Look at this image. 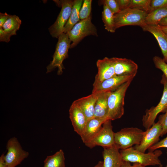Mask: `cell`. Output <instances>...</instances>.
Masks as SVG:
<instances>
[{"label": "cell", "instance_id": "1", "mask_svg": "<svg viewBox=\"0 0 167 167\" xmlns=\"http://www.w3.org/2000/svg\"><path fill=\"white\" fill-rule=\"evenodd\" d=\"M120 152L123 161L138 163L144 167L162 164L159 159V157L162 154L160 150L157 149L145 153L137 150L134 147H131L121 150Z\"/></svg>", "mask_w": 167, "mask_h": 167}, {"label": "cell", "instance_id": "2", "mask_svg": "<svg viewBox=\"0 0 167 167\" xmlns=\"http://www.w3.org/2000/svg\"><path fill=\"white\" fill-rule=\"evenodd\" d=\"M132 80L122 85L111 92L108 99L107 120L111 121L120 118L124 113V98L126 91Z\"/></svg>", "mask_w": 167, "mask_h": 167}, {"label": "cell", "instance_id": "3", "mask_svg": "<svg viewBox=\"0 0 167 167\" xmlns=\"http://www.w3.org/2000/svg\"><path fill=\"white\" fill-rule=\"evenodd\" d=\"M58 38L53 60L46 67L47 73L58 68V75H61L63 72L62 70L64 69L63 62L68 57V52L70 48L71 42L68 34L63 33Z\"/></svg>", "mask_w": 167, "mask_h": 167}, {"label": "cell", "instance_id": "4", "mask_svg": "<svg viewBox=\"0 0 167 167\" xmlns=\"http://www.w3.org/2000/svg\"><path fill=\"white\" fill-rule=\"evenodd\" d=\"M144 131L137 127H126L114 133V144L119 149H125L139 144Z\"/></svg>", "mask_w": 167, "mask_h": 167}, {"label": "cell", "instance_id": "5", "mask_svg": "<svg viewBox=\"0 0 167 167\" xmlns=\"http://www.w3.org/2000/svg\"><path fill=\"white\" fill-rule=\"evenodd\" d=\"M147 14L134 8H128L114 15L115 28L127 25L141 27L146 24L145 21Z\"/></svg>", "mask_w": 167, "mask_h": 167}, {"label": "cell", "instance_id": "6", "mask_svg": "<svg viewBox=\"0 0 167 167\" xmlns=\"http://www.w3.org/2000/svg\"><path fill=\"white\" fill-rule=\"evenodd\" d=\"M67 33L72 42L70 49L76 46L87 36H98L96 28L91 21V15L87 19L81 20L77 23Z\"/></svg>", "mask_w": 167, "mask_h": 167}, {"label": "cell", "instance_id": "7", "mask_svg": "<svg viewBox=\"0 0 167 167\" xmlns=\"http://www.w3.org/2000/svg\"><path fill=\"white\" fill-rule=\"evenodd\" d=\"M61 9L55 22L48 28L51 36L54 38H58L63 33L65 26L71 15L74 0H54Z\"/></svg>", "mask_w": 167, "mask_h": 167}, {"label": "cell", "instance_id": "8", "mask_svg": "<svg viewBox=\"0 0 167 167\" xmlns=\"http://www.w3.org/2000/svg\"><path fill=\"white\" fill-rule=\"evenodd\" d=\"M7 152L4 156L5 167H15L29 156L28 152L24 150L15 137L9 139L6 144Z\"/></svg>", "mask_w": 167, "mask_h": 167}, {"label": "cell", "instance_id": "9", "mask_svg": "<svg viewBox=\"0 0 167 167\" xmlns=\"http://www.w3.org/2000/svg\"><path fill=\"white\" fill-rule=\"evenodd\" d=\"M162 77L161 82L164 85V89L160 101L156 106L147 109L142 117L143 125L146 130L155 123V120L159 113L165 112L167 109V79L163 74Z\"/></svg>", "mask_w": 167, "mask_h": 167}, {"label": "cell", "instance_id": "10", "mask_svg": "<svg viewBox=\"0 0 167 167\" xmlns=\"http://www.w3.org/2000/svg\"><path fill=\"white\" fill-rule=\"evenodd\" d=\"M111 121L109 120H106L98 133L85 145L92 148L96 146H100L104 148L114 145V132L113 131Z\"/></svg>", "mask_w": 167, "mask_h": 167}, {"label": "cell", "instance_id": "11", "mask_svg": "<svg viewBox=\"0 0 167 167\" xmlns=\"http://www.w3.org/2000/svg\"><path fill=\"white\" fill-rule=\"evenodd\" d=\"M162 131L161 125L157 122L155 123L150 128L144 131L140 143L134 147L136 149L145 152L152 146L159 141Z\"/></svg>", "mask_w": 167, "mask_h": 167}, {"label": "cell", "instance_id": "12", "mask_svg": "<svg viewBox=\"0 0 167 167\" xmlns=\"http://www.w3.org/2000/svg\"><path fill=\"white\" fill-rule=\"evenodd\" d=\"M98 72L96 75L93 86L115 75L114 63L112 58L105 57L98 60L96 63Z\"/></svg>", "mask_w": 167, "mask_h": 167}, {"label": "cell", "instance_id": "13", "mask_svg": "<svg viewBox=\"0 0 167 167\" xmlns=\"http://www.w3.org/2000/svg\"><path fill=\"white\" fill-rule=\"evenodd\" d=\"M134 77L131 75H115L93 87L92 93L113 92L124 83L132 80Z\"/></svg>", "mask_w": 167, "mask_h": 167}, {"label": "cell", "instance_id": "14", "mask_svg": "<svg viewBox=\"0 0 167 167\" xmlns=\"http://www.w3.org/2000/svg\"><path fill=\"white\" fill-rule=\"evenodd\" d=\"M116 75H131L135 76L138 66L133 61L126 58H112Z\"/></svg>", "mask_w": 167, "mask_h": 167}, {"label": "cell", "instance_id": "15", "mask_svg": "<svg viewBox=\"0 0 167 167\" xmlns=\"http://www.w3.org/2000/svg\"><path fill=\"white\" fill-rule=\"evenodd\" d=\"M21 20L17 16H11L0 28V41L8 42L11 36L16 35L21 24Z\"/></svg>", "mask_w": 167, "mask_h": 167}, {"label": "cell", "instance_id": "16", "mask_svg": "<svg viewBox=\"0 0 167 167\" xmlns=\"http://www.w3.org/2000/svg\"><path fill=\"white\" fill-rule=\"evenodd\" d=\"M69 113L74 130L80 136L85 128L87 118L81 109L73 103L70 107Z\"/></svg>", "mask_w": 167, "mask_h": 167}, {"label": "cell", "instance_id": "17", "mask_svg": "<svg viewBox=\"0 0 167 167\" xmlns=\"http://www.w3.org/2000/svg\"><path fill=\"white\" fill-rule=\"evenodd\" d=\"M99 94V93H92L87 96L79 98L73 102L82 111L87 121L94 117L95 104Z\"/></svg>", "mask_w": 167, "mask_h": 167}, {"label": "cell", "instance_id": "18", "mask_svg": "<svg viewBox=\"0 0 167 167\" xmlns=\"http://www.w3.org/2000/svg\"><path fill=\"white\" fill-rule=\"evenodd\" d=\"M103 149V167H121L123 161L119 149L115 144Z\"/></svg>", "mask_w": 167, "mask_h": 167}, {"label": "cell", "instance_id": "19", "mask_svg": "<svg viewBox=\"0 0 167 167\" xmlns=\"http://www.w3.org/2000/svg\"><path fill=\"white\" fill-rule=\"evenodd\" d=\"M107 120L106 118L93 117L88 120L84 130L80 136L85 144L89 142L101 130L102 124Z\"/></svg>", "mask_w": 167, "mask_h": 167}, {"label": "cell", "instance_id": "20", "mask_svg": "<svg viewBox=\"0 0 167 167\" xmlns=\"http://www.w3.org/2000/svg\"><path fill=\"white\" fill-rule=\"evenodd\" d=\"M141 27L143 31L149 32L155 37L165 61L167 58V33L156 26L145 24Z\"/></svg>", "mask_w": 167, "mask_h": 167}, {"label": "cell", "instance_id": "21", "mask_svg": "<svg viewBox=\"0 0 167 167\" xmlns=\"http://www.w3.org/2000/svg\"><path fill=\"white\" fill-rule=\"evenodd\" d=\"M111 92H108L99 93L95 104L94 117L106 118L107 120L108 99Z\"/></svg>", "mask_w": 167, "mask_h": 167}, {"label": "cell", "instance_id": "22", "mask_svg": "<svg viewBox=\"0 0 167 167\" xmlns=\"http://www.w3.org/2000/svg\"><path fill=\"white\" fill-rule=\"evenodd\" d=\"M83 2L82 0H74L71 13L65 26L63 33L68 32L79 21V11Z\"/></svg>", "mask_w": 167, "mask_h": 167}, {"label": "cell", "instance_id": "23", "mask_svg": "<svg viewBox=\"0 0 167 167\" xmlns=\"http://www.w3.org/2000/svg\"><path fill=\"white\" fill-rule=\"evenodd\" d=\"M64 153L60 149L54 154L47 156L44 161V167H65Z\"/></svg>", "mask_w": 167, "mask_h": 167}, {"label": "cell", "instance_id": "24", "mask_svg": "<svg viewBox=\"0 0 167 167\" xmlns=\"http://www.w3.org/2000/svg\"><path fill=\"white\" fill-rule=\"evenodd\" d=\"M166 17L167 6L158 9L147 14L145 19V24L156 26L162 19Z\"/></svg>", "mask_w": 167, "mask_h": 167}, {"label": "cell", "instance_id": "25", "mask_svg": "<svg viewBox=\"0 0 167 167\" xmlns=\"http://www.w3.org/2000/svg\"><path fill=\"white\" fill-rule=\"evenodd\" d=\"M102 18L105 28L108 31L113 33L116 30L115 27L114 14L105 5L103 6Z\"/></svg>", "mask_w": 167, "mask_h": 167}, {"label": "cell", "instance_id": "26", "mask_svg": "<svg viewBox=\"0 0 167 167\" xmlns=\"http://www.w3.org/2000/svg\"><path fill=\"white\" fill-rule=\"evenodd\" d=\"M151 0H131L129 8H134L149 13Z\"/></svg>", "mask_w": 167, "mask_h": 167}, {"label": "cell", "instance_id": "27", "mask_svg": "<svg viewBox=\"0 0 167 167\" xmlns=\"http://www.w3.org/2000/svg\"><path fill=\"white\" fill-rule=\"evenodd\" d=\"M92 0L83 1L82 7L79 11V18L81 20L88 18L90 15Z\"/></svg>", "mask_w": 167, "mask_h": 167}, {"label": "cell", "instance_id": "28", "mask_svg": "<svg viewBox=\"0 0 167 167\" xmlns=\"http://www.w3.org/2000/svg\"><path fill=\"white\" fill-rule=\"evenodd\" d=\"M153 61L155 67L161 71L167 79V63L163 58L157 56L153 57Z\"/></svg>", "mask_w": 167, "mask_h": 167}, {"label": "cell", "instance_id": "29", "mask_svg": "<svg viewBox=\"0 0 167 167\" xmlns=\"http://www.w3.org/2000/svg\"><path fill=\"white\" fill-rule=\"evenodd\" d=\"M102 4L107 6L114 15L120 11L117 0H105L101 1Z\"/></svg>", "mask_w": 167, "mask_h": 167}, {"label": "cell", "instance_id": "30", "mask_svg": "<svg viewBox=\"0 0 167 167\" xmlns=\"http://www.w3.org/2000/svg\"><path fill=\"white\" fill-rule=\"evenodd\" d=\"M167 6V0H151L149 13Z\"/></svg>", "mask_w": 167, "mask_h": 167}, {"label": "cell", "instance_id": "31", "mask_svg": "<svg viewBox=\"0 0 167 167\" xmlns=\"http://www.w3.org/2000/svg\"><path fill=\"white\" fill-rule=\"evenodd\" d=\"M158 122L162 126V131L161 136H162L167 133V109L165 113L159 116Z\"/></svg>", "mask_w": 167, "mask_h": 167}, {"label": "cell", "instance_id": "32", "mask_svg": "<svg viewBox=\"0 0 167 167\" xmlns=\"http://www.w3.org/2000/svg\"><path fill=\"white\" fill-rule=\"evenodd\" d=\"M167 148V136L152 146L148 150V152H153L159 148Z\"/></svg>", "mask_w": 167, "mask_h": 167}, {"label": "cell", "instance_id": "33", "mask_svg": "<svg viewBox=\"0 0 167 167\" xmlns=\"http://www.w3.org/2000/svg\"><path fill=\"white\" fill-rule=\"evenodd\" d=\"M120 11L129 8L131 0H117Z\"/></svg>", "mask_w": 167, "mask_h": 167}, {"label": "cell", "instance_id": "34", "mask_svg": "<svg viewBox=\"0 0 167 167\" xmlns=\"http://www.w3.org/2000/svg\"><path fill=\"white\" fill-rule=\"evenodd\" d=\"M11 16V15L7 14L6 12L0 13V28L2 26Z\"/></svg>", "mask_w": 167, "mask_h": 167}, {"label": "cell", "instance_id": "35", "mask_svg": "<svg viewBox=\"0 0 167 167\" xmlns=\"http://www.w3.org/2000/svg\"><path fill=\"white\" fill-rule=\"evenodd\" d=\"M121 167H144L141 164L137 163H134L131 165L130 162L128 161H123L122 162Z\"/></svg>", "mask_w": 167, "mask_h": 167}, {"label": "cell", "instance_id": "36", "mask_svg": "<svg viewBox=\"0 0 167 167\" xmlns=\"http://www.w3.org/2000/svg\"><path fill=\"white\" fill-rule=\"evenodd\" d=\"M158 25L162 26H167V17L162 19L159 23Z\"/></svg>", "mask_w": 167, "mask_h": 167}, {"label": "cell", "instance_id": "37", "mask_svg": "<svg viewBox=\"0 0 167 167\" xmlns=\"http://www.w3.org/2000/svg\"><path fill=\"white\" fill-rule=\"evenodd\" d=\"M4 153L2 154L0 157V167H5Z\"/></svg>", "mask_w": 167, "mask_h": 167}, {"label": "cell", "instance_id": "38", "mask_svg": "<svg viewBox=\"0 0 167 167\" xmlns=\"http://www.w3.org/2000/svg\"><path fill=\"white\" fill-rule=\"evenodd\" d=\"M156 26L161 29L164 32L167 33V26H160L158 25Z\"/></svg>", "mask_w": 167, "mask_h": 167}, {"label": "cell", "instance_id": "39", "mask_svg": "<svg viewBox=\"0 0 167 167\" xmlns=\"http://www.w3.org/2000/svg\"><path fill=\"white\" fill-rule=\"evenodd\" d=\"M103 161H99L97 164L93 167H103Z\"/></svg>", "mask_w": 167, "mask_h": 167}, {"label": "cell", "instance_id": "40", "mask_svg": "<svg viewBox=\"0 0 167 167\" xmlns=\"http://www.w3.org/2000/svg\"><path fill=\"white\" fill-rule=\"evenodd\" d=\"M159 167H163L162 165V164H161V165H159ZM165 167H167V165H166V166Z\"/></svg>", "mask_w": 167, "mask_h": 167}, {"label": "cell", "instance_id": "41", "mask_svg": "<svg viewBox=\"0 0 167 167\" xmlns=\"http://www.w3.org/2000/svg\"><path fill=\"white\" fill-rule=\"evenodd\" d=\"M165 61L166 62V63H167V58L166 60Z\"/></svg>", "mask_w": 167, "mask_h": 167}]
</instances>
